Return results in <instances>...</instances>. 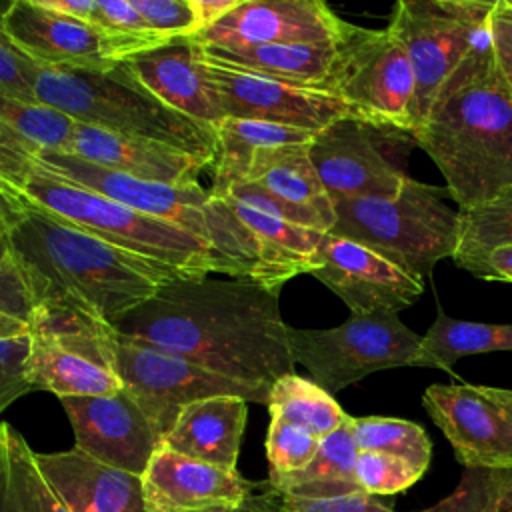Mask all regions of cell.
Segmentation results:
<instances>
[{
  "label": "cell",
  "mask_w": 512,
  "mask_h": 512,
  "mask_svg": "<svg viewBox=\"0 0 512 512\" xmlns=\"http://www.w3.org/2000/svg\"><path fill=\"white\" fill-rule=\"evenodd\" d=\"M112 328L244 384L272 388L294 372L280 292L244 278L184 276L164 282Z\"/></svg>",
  "instance_id": "1"
},
{
  "label": "cell",
  "mask_w": 512,
  "mask_h": 512,
  "mask_svg": "<svg viewBox=\"0 0 512 512\" xmlns=\"http://www.w3.org/2000/svg\"><path fill=\"white\" fill-rule=\"evenodd\" d=\"M12 260L30 288L34 306H70L110 326L146 302L164 282L186 276L92 236L22 196L12 224Z\"/></svg>",
  "instance_id": "2"
},
{
  "label": "cell",
  "mask_w": 512,
  "mask_h": 512,
  "mask_svg": "<svg viewBox=\"0 0 512 512\" xmlns=\"http://www.w3.org/2000/svg\"><path fill=\"white\" fill-rule=\"evenodd\" d=\"M412 138L442 172L458 210L512 188V88L496 68L492 38L472 46Z\"/></svg>",
  "instance_id": "3"
},
{
  "label": "cell",
  "mask_w": 512,
  "mask_h": 512,
  "mask_svg": "<svg viewBox=\"0 0 512 512\" xmlns=\"http://www.w3.org/2000/svg\"><path fill=\"white\" fill-rule=\"evenodd\" d=\"M24 72L36 102L70 120L162 142L212 166L214 128L160 102L122 62L100 70H46L26 60Z\"/></svg>",
  "instance_id": "4"
},
{
  "label": "cell",
  "mask_w": 512,
  "mask_h": 512,
  "mask_svg": "<svg viewBox=\"0 0 512 512\" xmlns=\"http://www.w3.org/2000/svg\"><path fill=\"white\" fill-rule=\"evenodd\" d=\"M18 194L44 212L134 254L158 260L186 276L210 272L240 278V270L212 246L180 226L142 214L94 190L40 170L34 162L16 186Z\"/></svg>",
  "instance_id": "5"
},
{
  "label": "cell",
  "mask_w": 512,
  "mask_h": 512,
  "mask_svg": "<svg viewBox=\"0 0 512 512\" xmlns=\"http://www.w3.org/2000/svg\"><path fill=\"white\" fill-rule=\"evenodd\" d=\"M446 186L414 178L394 198L332 200L336 222L330 234L358 242L406 272L424 278L452 258L460 242V210L448 208Z\"/></svg>",
  "instance_id": "6"
},
{
  "label": "cell",
  "mask_w": 512,
  "mask_h": 512,
  "mask_svg": "<svg viewBox=\"0 0 512 512\" xmlns=\"http://www.w3.org/2000/svg\"><path fill=\"white\" fill-rule=\"evenodd\" d=\"M496 0H398L388 30L414 74V130L474 44L490 38Z\"/></svg>",
  "instance_id": "7"
},
{
  "label": "cell",
  "mask_w": 512,
  "mask_h": 512,
  "mask_svg": "<svg viewBox=\"0 0 512 512\" xmlns=\"http://www.w3.org/2000/svg\"><path fill=\"white\" fill-rule=\"evenodd\" d=\"M294 364H302L312 380L336 394L368 374L416 364L422 336L398 314H350L334 328H286Z\"/></svg>",
  "instance_id": "8"
},
{
  "label": "cell",
  "mask_w": 512,
  "mask_h": 512,
  "mask_svg": "<svg viewBox=\"0 0 512 512\" xmlns=\"http://www.w3.org/2000/svg\"><path fill=\"white\" fill-rule=\"evenodd\" d=\"M324 92L346 102L360 120L414 132V74L404 46L382 28L346 24Z\"/></svg>",
  "instance_id": "9"
},
{
  "label": "cell",
  "mask_w": 512,
  "mask_h": 512,
  "mask_svg": "<svg viewBox=\"0 0 512 512\" xmlns=\"http://www.w3.org/2000/svg\"><path fill=\"white\" fill-rule=\"evenodd\" d=\"M34 390L106 396L122 390L112 362V326L70 306L40 304L28 322Z\"/></svg>",
  "instance_id": "10"
},
{
  "label": "cell",
  "mask_w": 512,
  "mask_h": 512,
  "mask_svg": "<svg viewBox=\"0 0 512 512\" xmlns=\"http://www.w3.org/2000/svg\"><path fill=\"white\" fill-rule=\"evenodd\" d=\"M112 362L122 388L136 400L160 442L172 430L180 410L212 396H238L246 402L268 404L270 390L244 384L192 364L176 354L118 334L112 328Z\"/></svg>",
  "instance_id": "11"
},
{
  "label": "cell",
  "mask_w": 512,
  "mask_h": 512,
  "mask_svg": "<svg viewBox=\"0 0 512 512\" xmlns=\"http://www.w3.org/2000/svg\"><path fill=\"white\" fill-rule=\"evenodd\" d=\"M422 404L464 468L512 470V390L432 384Z\"/></svg>",
  "instance_id": "12"
},
{
  "label": "cell",
  "mask_w": 512,
  "mask_h": 512,
  "mask_svg": "<svg viewBox=\"0 0 512 512\" xmlns=\"http://www.w3.org/2000/svg\"><path fill=\"white\" fill-rule=\"evenodd\" d=\"M398 130L378 128L358 118H340L308 142L310 162L332 200L394 198L410 176L384 144Z\"/></svg>",
  "instance_id": "13"
},
{
  "label": "cell",
  "mask_w": 512,
  "mask_h": 512,
  "mask_svg": "<svg viewBox=\"0 0 512 512\" xmlns=\"http://www.w3.org/2000/svg\"><path fill=\"white\" fill-rule=\"evenodd\" d=\"M200 62L220 98L224 118L264 120L310 132H320L340 118H358L346 102L328 92L286 84L202 58Z\"/></svg>",
  "instance_id": "14"
},
{
  "label": "cell",
  "mask_w": 512,
  "mask_h": 512,
  "mask_svg": "<svg viewBox=\"0 0 512 512\" xmlns=\"http://www.w3.org/2000/svg\"><path fill=\"white\" fill-rule=\"evenodd\" d=\"M316 258L320 266L312 272L350 310L362 316L372 312H392L416 304L424 292L422 278L406 272L382 254L326 232Z\"/></svg>",
  "instance_id": "15"
},
{
  "label": "cell",
  "mask_w": 512,
  "mask_h": 512,
  "mask_svg": "<svg viewBox=\"0 0 512 512\" xmlns=\"http://www.w3.org/2000/svg\"><path fill=\"white\" fill-rule=\"evenodd\" d=\"M346 24L320 0H240L236 8L190 40L216 48L326 44L338 40Z\"/></svg>",
  "instance_id": "16"
},
{
  "label": "cell",
  "mask_w": 512,
  "mask_h": 512,
  "mask_svg": "<svg viewBox=\"0 0 512 512\" xmlns=\"http://www.w3.org/2000/svg\"><path fill=\"white\" fill-rule=\"evenodd\" d=\"M58 400L72 424L74 448L102 464L142 476L162 448L154 426L124 388L106 396Z\"/></svg>",
  "instance_id": "17"
},
{
  "label": "cell",
  "mask_w": 512,
  "mask_h": 512,
  "mask_svg": "<svg viewBox=\"0 0 512 512\" xmlns=\"http://www.w3.org/2000/svg\"><path fill=\"white\" fill-rule=\"evenodd\" d=\"M10 44L30 64L46 70H100L110 62L98 30L78 18L44 8L38 0H14L2 14Z\"/></svg>",
  "instance_id": "18"
},
{
  "label": "cell",
  "mask_w": 512,
  "mask_h": 512,
  "mask_svg": "<svg viewBox=\"0 0 512 512\" xmlns=\"http://www.w3.org/2000/svg\"><path fill=\"white\" fill-rule=\"evenodd\" d=\"M254 482L168 448H158L142 474L148 512H234Z\"/></svg>",
  "instance_id": "19"
},
{
  "label": "cell",
  "mask_w": 512,
  "mask_h": 512,
  "mask_svg": "<svg viewBox=\"0 0 512 512\" xmlns=\"http://www.w3.org/2000/svg\"><path fill=\"white\" fill-rule=\"evenodd\" d=\"M120 62L172 110L210 128L224 120L220 98L204 74L198 46L190 38L164 42Z\"/></svg>",
  "instance_id": "20"
},
{
  "label": "cell",
  "mask_w": 512,
  "mask_h": 512,
  "mask_svg": "<svg viewBox=\"0 0 512 512\" xmlns=\"http://www.w3.org/2000/svg\"><path fill=\"white\" fill-rule=\"evenodd\" d=\"M66 154L140 180L164 184L198 182L200 172L208 168L204 160L162 142L116 134L82 122H74Z\"/></svg>",
  "instance_id": "21"
},
{
  "label": "cell",
  "mask_w": 512,
  "mask_h": 512,
  "mask_svg": "<svg viewBox=\"0 0 512 512\" xmlns=\"http://www.w3.org/2000/svg\"><path fill=\"white\" fill-rule=\"evenodd\" d=\"M38 466L70 512H148L142 476L70 448L36 454Z\"/></svg>",
  "instance_id": "22"
},
{
  "label": "cell",
  "mask_w": 512,
  "mask_h": 512,
  "mask_svg": "<svg viewBox=\"0 0 512 512\" xmlns=\"http://www.w3.org/2000/svg\"><path fill=\"white\" fill-rule=\"evenodd\" d=\"M248 402L238 396H212L186 404L162 446L186 458L236 472Z\"/></svg>",
  "instance_id": "23"
},
{
  "label": "cell",
  "mask_w": 512,
  "mask_h": 512,
  "mask_svg": "<svg viewBox=\"0 0 512 512\" xmlns=\"http://www.w3.org/2000/svg\"><path fill=\"white\" fill-rule=\"evenodd\" d=\"M336 42L338 40L326 44H264L250 48L196 46L198 56L206 62L324 92L336 58Z\"/></svg>",
  "instance_id": "24"
},
{
  "label": "cell",
  "mask_w": 512,
  "mask_h": 512,
  "mask_svg": "<svg viewBox=\"0 0 512 512\" xmlns=\"http://www.w3.org/2000/svg\"><path fill=\"white\" fill-rule=\"evenodd\" d=\"M242 182H252L278 200L308 208L332 226L336 222L332 198L310 162L308 144L258 148Z\"/></svg>",
  "instance_id": "25"
},
{
  "label": "cell",
  "mask_w": 512,
  "mask_h": 512,
  "mask_svg": "<svg viewBox=\"0 0 512 512\" xmlns=\"http://www.w3.org/2000/svg\"><path fill=\"white\" fill-rule=\"evenodd\" d=\"M216 152L212 160L210 194L220 198L232 184L246 178L252 156L258 148H274L288 144H308L316 132L272 124L264 120L224 118L214 126Z\"/></svg>",
  "instance_id": "26"
},
{
  "label": "cell",
  "mask_w": 512,
  "mask_h": 512,
  "mask_svg": "<svg viewBox=\"0 0 512 512\" xmlns=\"http://www.w3.org/2000/svg\"><path fill=\"white\" fill-rule=\"evenodd\" d=\"M0 512H70L38 466L36 452L10 424H0Z\"/></svg>",
  "instance_id": "27"
},
{
  "label": "cell",
  "mask_w": 512,
  "mask_h": 512,
  "mask_svg": "<svg viewBox=\"0 0 512 512\" xmlns=\"http://www.w3.org/2000/svg\"><path fill=\"white\" fill-rule=\"evenodd\" d=\"M506 350H512V322L490 324L458 320L438 306L436 318L426 334H422L414 368H436L452 374L460 358Z\"/></svg>",
  "instance_id": "28"
},
{
  "label": "cell",
  "mask_w": 512,
  "mask_h": 512,
  "mask_svg": "<svg viewBox=\"0 0 512 512\" xmlns=\"http://www.w3.org/2000/svg\"><path fill=\"white\" fill-rule=\"evenodd\" d=\"M356 458L358 448L348 416L338 430L320 438V446L304 470L284 478L274 488L296 498H324L362 490L354 478Z\"/></svg>",
  "instance_id": "29"
},
{
  "label": "cell",
  "mask_w": 512,
  "mask_h": 512,
  "mask_svg": "<svg viewBox=\"0 0 512 512\" xmlns=\"http://www.w3.org/2000/svg\"><path fill=\"white\" fill-rule=\"evenodd\" d=\"M266 406L272 418L296 424L316 438L332 434L348 418L332 394L320 388L312 378L294 372L272 384Z\"/></svg>",
  "instance_id": "30"
},
{
  "label": "cell",
  "mask_w": 512,
  "mask_h": 512,
  "mask_svg": "<svg viewBox=\"0 0 512 512\" xmlns=\"http://www.w3.org/2000/svg\"><path fill=\"white\" fill-rule=\"evenodd\" d=\"M350 428L358 452L394 454L426 472L432 456V442L422 426L388 416H350Z\"/></svg>",
  "instance_id": "31"
},
{
  "label": "cell",
  "mask_w": 512,
  "mask_h": 512,
  "mask_svg": "<svg viewBox=\"0 0 512 512\" xmlns=\"http://www.w3.org/2000/svg\"><path fill=\"white\" fill-rule=\"evenodd\" d=\"M88 24L98 30L110 62H120L132 54L164 44L130 0H96Z\"/></svg>",
  "instance_id": "32"
},
{
  "label": "cell",
  "mask_w": 512,
  "mask_h": 512,
  "mask_svg": "<svg viewBox=\"0 0 512 512\" xmlns=\"http://www.w3.org/2000/svg\"><path fill=\"white\" fill-rule=\"evenodd\" d=\"M0 124L24 138L36 152H66L74 120L66 114L0 92Z\"/></svg>",
  "instance_id": "33"
},
{
  "label": "cell",
  "mask_w": 512,
  "mask_h": 512,
  "mask_svg": "<svg viewBox=\"0 0 512 512\" xmlns=\"http://www.w3.org/2000/svg\"><path fill=\"white\" fill-rule=\"evenodd\" d=\"M498 244H512V188L486 206L460 210V242L452 260L464 270Z\"/></svg>",
  "instance_id": "34"
},
{
  "label": "cell",
  "mask_w": 512,
  "mask_h": 512,
  "mask_svg": "<svg viewBox=\"0 0 512 512\" xmlns=\"http://www.w3.org/2000/svg\"><path fill=\"white\" fill-rule=\"evenodd\" d=\"M220 200L226 202V206L232 210V214L258 240H262V242H266V244H270V246H274V248H278L286 254L318 262L316 252H318L320 240L326 232H318V230H310V228L290 224L286 220H280V218L268 216L264 212H258L250 206H244V204H240L232 198H220ZM318 266H320V262H318Z\"/></svg>",
  "instance_id": "35"
},
{
  "label": "cell",
  "mask_w": 512,
  "mask_h": 512,
  "mask_svg": "<svg viewBox=\"0 0 512 512\" xmlns=\"http://www.w3.org/2000/svg\"><path fill=\"white\" fill-rule=\"evenodd\" d=\"M318 446L320 438H316L308 430L270 416L266 436V456L270 466L268 482L274 486L284 478L304 470L312 462Z\"/></svg>",
  "instance_id": "36"
},
{
  "label": "cell",
  "mask_w": 512,
  "mask_h": 512,
  "mask_svg": "<svg viewBox=\"0 0 512 512\" xmlns=\"http://www.w3.org/2000/svg\"><path fill=\"white\" fill-rule=\"evenodd\" d=\"M424 470L412 462L384 452H358L354 478L370 496L398 494L422 478Z\"/></svg>",
  "instance_id": "37"
},
{
  "label": "cell",
  "mask_w": 512,
  "mask_h": 512,
  "mask_svg": "<svg viewBox=\"0 0 512 512\" xmlns=\"http://www.w3.org/2000/svg\"><path fill=\"white\" fill-rule=\"evenodd\" d=\"M502 470L466 468L458 488L420 512H502Z\"/></svg>",
  "instance_id": "38"
},
{
  "label": "cell",
  "mask_w": 512,
  "mask_h": 512,
  "mask_svg": "<svg viewBox=\"0 0 512 512\" xmlns=\"http://www.w3.org/2000/svg\"><path fill=\"white\" fill-rule=\"evenodd\" d=\"M30 334L0 338V414L20 396L32 392Z\"/></svg>",
  "instance_id": "39"
},
{
  "label": "cell",
  "mask_w": 512,
  "mask_h": 512,
  "mask_svg": "<svg viewBox=\"0 0 512 512\" xmlns=\"http://www.w3.org/2000/svg\"><path fill=\"white\" fill-rule=\"evenodd\" d=\"M142 20L164 40L190 38L198 32V18L190 0H130Z\"/></svg>",
  "instance_id": "40"
},
{
  "label": "cell",
  "mask_w": 512,
  "mask_h": 512,
  "mask_svg": "<svg viewBox=\"0 0 512 512\" xmlns=\"http://www.w3.org/2000/svg\"><path fill=\"white\" fill-rule=\"evenodd\" d=\"M280 504L284 512H394L364 490L324 498H296L280 492Z\"/></svg>",
  "instance_id": "41"
},
{
  "label": "cell",
  "mask_w": 512,
  "mask_h": 512,
  "mask_svg": "<svg viewBox=\"0 0 512 512\" xmlns=\"http://www.w3.org/2000/svg\"><path fill=\"white\" fill-rule=\"evenodd\" d=\"M6 6L8 4H0V92L28 100V102H36L24 72L26 58L16 52V48L10 44L2 28V14Z\"/></svg>",
  "instance_id": "42"
},
{
  "label": "cell",
  "mask_w": 512,
  "mask_h": 512,
  "mask_svg": "<svg viewBox=\"0 0 512 512\" xmlns=\"http://www.w3.org/2000/svg\"><path fill=\"white\" fill-rule=\"evenodd\" d=\"M0 312L26 324L34 314V298L14 260L0 266Z\"/></svg>",
  "instance_id": "43"
},
{
  "label": "cell",
  "mask_w": 512,
  "mask_h": 512,
  "mask_svg": "<svg viewBox=\"0 0 512 512\" xmlns=\"http://www.w3.org/2000/svg\"><path fill=\"white\" fill-rule=\"evenodd\" d=\"M34 154L36 150L24 138L0 124V178L4 182L16 188L30 170Z\"/></svg>",
  "instance_id": "44"
},
{
  "label": "cell",
  "mask_w": 512,
  "mask_h": 512,
  "mask_svg": "<svg viewBox=\"0 0 512 512\" xmlns=\"http://www.w3.org/2000/svg\"><path fill=\"white\" fill-rule=\"evenodd\" d=\"M490 38L496 68L512 88V8L506 0H496L490 14Z\"/></svg>",
  "instance_id": "45"
},
{
  "label": "cell",
  "mask_w": 512,
  "mask_h": 512,
  "mask_svg": "<svg viewBox=\"0 0 512 512\" xmlns=\"http://www.w3.org/2000/svg\"><path fill=\"white\" fill-rule=\"evenodd\" d=\"M464 270L482 280L512 282V244H498L490 248Z\"/></svg>",
  "instance_id": "46"
},
{
  "label": "cell",
  "mask_w": 512,
  "mask_h": 512,
  "mask_svg": "<svg viewBox=\"0 0 512 512\" xmlns=\"http://www.w3.org/2000/svg\"><path fill=\"white\" fill-rule=\"evenodd\" d=\"M20 210V194L8 182L0 186V266L12 262V224Z\"/></svg>",
  "instance_id": "47"
},
{
  "label": "cell",
  "mask_w": 512,
  "mask_h": 512,
  "mask_svg": "<svg viewBox=\"0 0 512 512\" xmlns=\"http://www.w3.org/2000/svg\"><path fill=\"white\" fill-rule=\"evenodd\" d=\"M234 512H284L280 492L270 482L256 484Z\"/></svg>",
  "instance_id": "48"
},
{
  "label": "cell",
  "mask_w": 512,
  "mask_h": 512,
  "mask_svg": "<svg viewBox=\"0 0 512 512\" xmlns=\"http://www.w3.org/2000/svg\"><path fill=\"white\" fill-rule=\"evenodd\" d=\"M240 0H190L194 14L198 18V32L218 22L232 8H236Z\"/></svg>",
  "instance_id": "49"
},
{
  "label": "cell",
  "mask_w": 512,
  "mask_h": 512,
  "mask_svg": "<svg viewBox=\"0 0 512 512\" xmlns=\"http://www.w3.org/2000/svg\"><path fill=\"white\" fill-rule=\"evenodd\" d=\"M44 8L70 16V18H78L88 22V18L94 12V4L96 0H38Z\"/></svg>",
  "instance_id": "50"
},
{
  "label": "cell",
  "mask_w": 512,
  "mask_h": 512,
  "mask_svg": "<svg viewBox=\"0 0 512 512\" xmlns=\"http://www.w3.org/2000/svg\"><path fill=\"white\" fill-rule=\"evenodd\" d=\"M26 332H28V324L24 320H18L14 316H8V314L0 312V338L20 336V334H26Z\"/></svg>",
  "instance_id": "51"
},
{
  "label": "cell",
  "mask_w": 512,
  "mask_h": 512,
  "mask_svg": "<svg viewBox=\"0 0 512 512\" xmlns=\"http://www.w3.org/2000/svg\"><path fill=\"white\" fill-rule=\"evenodd\" d=\"M502 512H512V470H502Z\"/></svg>",
  "instance_id": "52"
},
{
  "label": "cell",
  "mask_w": 512,
  "mask_h": 512,
  "mask_svg": "<svg viewBox=\"0 0 512 512\" xmlns=\"http://www.w3.org/2000/svg\"><path fill=\"white\" fill-rule=\"evenodd\" d=\"M506 2H508V4H510V8H512V0H506Z\"/></svg>",
  "instance_id": "53"
},
{
  "label": "cell",
  "mask_w": 512,
  "mask_h": 512,
  "mask_svg": "<svg viewBox=\"0 0 512 512\" xmlns=\"http://www.w3.org/2000/svg\"><path fill=\"white\" fill-rule=\"evenodd\" d=\"M2 184H4V180H2V178H0V186H2Z\"/></svg>",
  "instance_id": "54"
}]
</instances>
